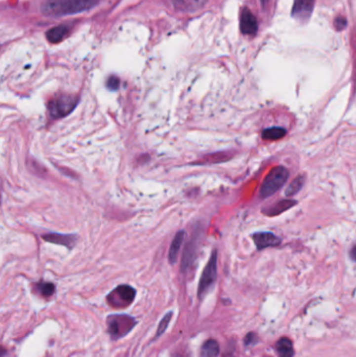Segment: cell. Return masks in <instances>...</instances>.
<instances>
[{
	"instance_id": "cell-1",
	"label": "cell",
	"mask_w": 356,
	"mask_h": 357,
	"mask_svg": "<svg viewBox=\"0 0 356 357\" xmlns=\"http://www.w3.org/2000/svg\"><path fill=\"white\" fill-rule=\"evenodd\" d=\"M98 0H47L42 5L46 16H64L78 14L94 7Z\"/></svg>"
},
{
	"instance_id": "cell-2",
	"label": "cell",
	"mask_w": 356,
	"mask_h": 357,
	"mask_svg": "<svg viewBox=\"0 0 356 357\" xmlns=\"http://www.w3.org/2000/svg\"><path fill=\"white\" fill-rule=\"evenodd\" d=\"M289 177V172L284 166L274 167L264 179L260 187V198H267L285 185Z\"/></svg>"
},
{
	"instance_id": "cell-3",
	"label": "cell",
	"mask_w": 356,
	"mask_h": 357,
	"mask_svg": "<svg viewBox=\"0 0 356 357\" xmlns=\"http://www.w3.org/2000/svg\"><path fill=\"white\" fill-rule=\"evenodd\" d=\"M108 332L113 340H118L129 333L136 325V319L125 315H112L107 318Z\"/></svg>"
},
{
	"instance_id": "cell-4",
	"label": "cell",
	"mask_w": 356,
	"mask_h": 357,
	"mask_svg": "<svg viewBox=\"0 0 356 357\" xmlns=\"http://www.w3.org/2000/svg\"><path fill=\"white\" fill-rule=\"evenodd\" d=\"M217 278V251L214 250L211 254L207 265L205 267L202 276H200L199 284L198 288V296L203 299L209 290L212 288Z\"/></svg>"
},
{
	"instance_id": "cell-5",
	"label": "cell",
	"mask_w": 356,
	"mask_h": 357,
	"mask_svg": "<svg viewBox=\"0 0 356 357\" xmlns=\"http://www.w3.org/2000/svg\"><path fill=\"white\" fill-rule=\"evenodd\" d=\"M79 103V97L74 95H59L48 103V112L52 118H63L70 114Z\"/></svg>"
},
{
	"instance_id": "cell-6",
	"label": "cell",
	"mask_w": 356,
	"mask_h": 357,
	"mask_svg": "<svg viewBox=\"0 0 356 357\" xmlns=\"http://www.w3.org/2000/svg\"><path fill=\"white\" fill-rule=\"evenodd\" d=\"M136 290L130 285H119L107 297L108 304L114 308H124L133 303Z\"/></svg>"
},
{
	"instance_id": "cell-7",
	"label": "cell",
	"mask_w": 356,
	"mask_h": 357,
	"mask_svg": "<svg viewBox=\"0 0 356 357\" xmlns=\"http://www.w3.org/2000/svg\"><path fill=\"white\" fill-rule=\"evenodd\" d=\"M253 240L258 250H263L272 246H277L281 239L272 232H257L253 235Z\"/></svg>"
},
{
	"instance_id": "cell-8",
	"label": "cell",
	"mask_w": 356,
	"mask_h": 357,
	"mask_svg": "<svg viewBox=\"0 0 356 357\" xmlns=\"http://www.w3.org/2000/svg\"><path fill=\"white\" fill-rule=\"evenodd\" d=\"M240 30L244 35H255L258 31L257 19L249 8H244L241 14Z\"/></svg>"
},
{
	"instance_id": "cell-9",
	"label": "cell",
	"mask_w": 356,
	"mask_h": 357,
	"mask_svg": "<svg viewBox=\"0 0 356 357\" xmlns=\"http://www.w3.org/2000/svg\"><path fill=\"white\" fill-rule=\"evenodd\" d=\"M315 0H295L293 16L299 20H306L312 15Z\"/></svg>"
},
{
	"instance_id": "cell-10",
	"label": "cell",
	"mask_w": 356,
	"mask_h": 357,
	"mask_svg": "<svg viewBox=\"0 0 356 357\" xmlns=\"http://www.w3.org/2000/svg\"><path fill=\"white\" fill-rule=\"evenodd\" d=\"M298 204L297 200L295 199H290V198H286V199H281L279 202L275 203L274 205L262 209V212L268 215V216H276L279 215L283 212H285L286 210L295 207Z\"/></svg>"
},
{
	"instance_id": "cell-11",
	"label": "cell",
	"mask_w": 356,
	"mask_h": 357,
	"mask_svg": "<svg viewBox=\"0 0 356 357\" xmlns=\"http://www.w3.org/2000/svg\"><path fill=\"white\" fill-rule=\"evenodd\" d=\"M42 238L45 241L67 246V248H72L77 241V238L75 235H66V234H58V233L43 235Z\"/></svg>"
},
{
	"instance_id": "cell-12",
	"label": "cell",
	"mask_w": 356,
	"mask_h": 357,
	"mask_svg": "<svg viewBox=\"0 0 356 357\" xmlns=\"http://www.w3.org/2000/svg\"><path fill=\"white\" fill-rule=\"evenodd\" d=\"M208 0H173L176 8L183 12H196L202 8Z\"/></svg>"
},
{
	"instance_id": "cell-13",
	"label": "cell",
	"mask_w": 356,
	"mask_h": 357,
	"mask_svg": "<svg viewBox=\"0 0 356 357\" xmlns=\"http://www.w3.org/2000/svg\"><path fill=\"white\" fill-rule=\"evenodd\" d=\"M184 237H185V232L184 231H180L176 234L173 240L171 241L170 248H169V253H168V260L171 264L176 263L179 257V252L181 249V245L184 241Z\"/></svg>"
},
{
	"instance_id": "cell-14",
	"label": "cell",
	"mask_w": 356,
	"mask_h": 357,
	"mask_svg": "<svg viewBox=\"0 0 356 357\" xmlns=\"http://www.w3.org/2000/svg\"><path fill=\"white\" fill-rule=\"evenodd\" d=\"M69 33L66 25H59L48 30L46 33V38L50 43H59L66 38Z\"/></svg>"
},
{
	"instance_id": "cell-15",
	"label": "cell",
	"mask_w": 356,
	"mask_h": 357,
	"mask_svg": "<svg viewBox=\"0 0 356 357\" xmlns=\"http://www.w3.org/2000/svg\"><path fill=\"white\" fill-rule=\"evenodd\" d=\"M276 351L279 357H293L295 354L294 346L287 337H282L276 345Z\"/></svg>"
},
{
	"instance_id": "cell-16",
	"label": "cell",
	"mask_w": 356,
	"mask_h": 357,
	"mask_svg": "<svg viewBox=\"0 0 356 357\" xmlns=\"http://www.w3.org/2000/svg\"><path fill=\"white\" fill-rule=\"evenodd\" d=\"M220 354V345L215 340H208L200 348L199 357H217Z\"/></svg>"
},
{
	"instance_id": "cell-17",
	"label": "cell",
	"mask_w": 356,
	"mask_h": 357,
	"mask_svg": "<svg viewBox=\"0 0 356 357\" xmlns=\"http://www.w3.org/2000/svg\"><path fill=\"white\" fill-rule=\"evenodd\" d=\"M286 130L283 129V127L274 126L264 130L261 136L264 140H279L283 138V137L286 135Z\"/></svg>"
},
{
	"instance_id": "cell-18",
	"label": "cell",
	"mask_w": 356,
	"mask_h": 357,
	"mask_svg": "<svg viewBox=\"0 0 356 357\" xmlns=\"http://www.w3.org/2000/svg\"><path fill=\"white\" fill-rule=\"evenodd\" d=\"M305 183V177L304 176H298L297 178H295L293 181L290 182L289 186L286 188L285 190V196L286 197H293L296 194L302 189L303 185Z\"/></svg>"
},
{
	"instance_id": "cell-19",
	"label": "cell",
	"mask_w": 356,
	"mask_h": 357,
	"mask_svg": "<svg viewBox=\"0 0 356 357\" xmlns=\"http://www.w3.org/2000/svg\"><path fill=\"white\" fill-rule=\"evenodd\" d=\"M37 288L40 291V294L45 298H48V297L52 296L54 294V291H56V286H54L52 283H49V282L39 283V284L37 285Z\"/></svg>"
},
{
	"instance_id": "cell-20",
	"label": "cell",
	"mask_w": 356,
	"mask_h": 357,
	"mask_svg": "<svg viewBox=\"0 0 356 357\" xmlns=\"http://www.w3.org/2000/svg\"><path fill=\"white\" fill-rule=\"evenodd\" d=\"M172 317V313L171 311H169V313H167L165 316L163 317V318L161 319V322L159 324V327H158V330H157V334H156V338L160 337L164 332H165V330L168 327V324L170 322V319Z\"/></svg>"
},
{
	"instance_id": "cell-21",
	"label": "cell",
	"mask_w": 356,
	"mask_h": 357,
	"mask_svg": "<svg viewBox=\"0 0 356 357\" xmlns=\"http://www.w3.org/2000/svg\"><path fill=\"white\" fill-rule=\"evenodd\" d=\"M107 88L109 89V90H111V91H116V90H118V88H119V85H120V80H119V79H118L117 77H115V76H111L110 78H109L108 79H107Z\"/></svg>"
},
{
	"instance_id": "cell-22",
	"label": "cell",
	"mask_w": 356,
	"mask_h": 357,
	"mask_svg": "<svg viewBox=\"0 0 356 357\" xmlns=\"http://www.w3.org/2000/svg\"><path fill=\"white\" fill-rule=\"evenodd\" d=\"M334 24H335V27H336L337 31H342V30H344L345 27L347 26V20L345 19V18H343V17H339V18H337V19L335 20Z\"/></svg>"
},
{
	"instance_id": "cell-23",
	"label": "cell",
	"mask_w": 356,
	"mask_h": 357,
	"mask_svg": "<svg viewBox=\"0 0 356 357\" xmlns=\"http://www.w3.org/2000/svg\"><path fill=\"white\" fill-rule=\"evenodd\" d=\"M256 340H257L256 335H255L254 333H249L244 338V345L245 346H253V345L256 344Z\"/></svg>"
},
{
	"instance_id": "cell-24",
	"label": "cell",
	"mask_w": 356,
	"mask_h": 357,
	"mask_svg": "<svg viewBox=\"0 0 356 357\" xmlns=\"http://www.w3.org/2000/svg\"><path fill=\"white\" fill-rule=\"evenodd\" d=\"M5 355V349L2 347H0V357H3Z\"/></svg>"
},
{
	"instance_id": "cell-25",
	"label": "cell",
	"mask_w": 356,
	"mask_h": 357,
	"mask_svg": "<svg viewBox=\"0 0 356 357\" xmlns=\"http://www.w3.org/2000/svg\"><path fill=\"white\" fill-rule=\"evenodd\" d=\"M268 1H269V0H261V2H262V4H263V5L266 4Z\"/></svg>"
}]
</instances>
